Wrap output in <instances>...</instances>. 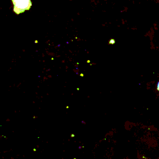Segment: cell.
I'll list each match as a JSON object with an SVG mask.
<instances>
[{"label":"cell","instance_id":"3","mask_svg":"<svg viewBox=\"0 0 159 159\" xmlns=\"http://www.w3.org/2000/svg\"><path fill=\"white\" fill-rule=\"evenodd\" d=\"M157 91H159V81L158 82V83L157 84Z\"/></svg>","mask_w":159,"mask_h":159},{"label":"cell","instance_id":"1","mask_svg":"<svg viewBox=\"0 0 159 159\" xmlns=\"http://www.w3.org/2000/svg\"><path fill=\"white\" fill-rule=\"evenodd\" d=\"M12 2L14 6L13 11L17 14L29 10L32 6L31 0H12Z\"/></svg>","mask_w":159,"mask_h":159},{"label":"cell","instance_id":"2","mask_svg":"<svg viewBox=\"0 0 159 159\" xmlns=\"http://www.w3.org/2000/svg\"><path fill=\"white\" fill-rule=\"evenodd\" d=\"M109 43H112V44H113V43H115V40H114V39H111V40H109Z\"/></svg>","mask_w":159,"mask_h":159}]
</instances>
